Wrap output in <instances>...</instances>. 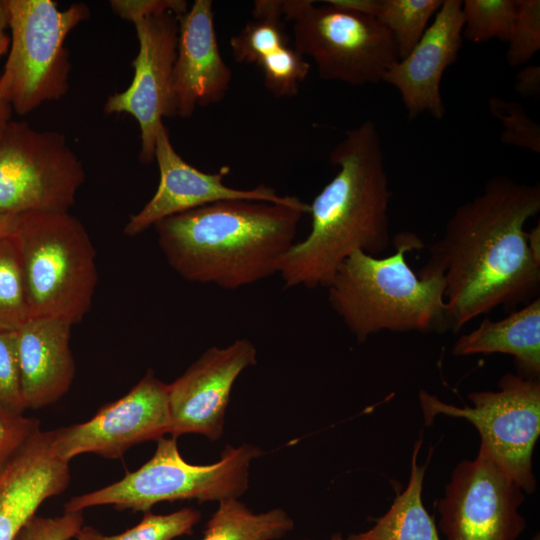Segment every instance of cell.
<instances>
[{
    "label": "cell",
    "mask_w": 540,
    "mask_h": 540,
    "mask_svg": "<svg viewBox=\"0 0 540 540\" xmlns=\"http://www.w3.org/2000/svg\"><path fill=\"white\" fill-rule=\"evenodd\" d=\"M71 327L61 319L30 318L16 331L26 409L46 407L68 392L75 375Z\"/></svg>",
    "instance_id": "cell-19"
},
{
    "label": "cell",
    "mask_w": 540,
    "mask_h": 540,
    "mask_svg": "<svg viewBox=\"0 0 540 540\" xmlns=\"http://www.w3.org/2000/svg\"><path fill=\"white\" fill-rule=\"evenodd\" d=\"M256 363L257 350L248 339L206 350L168 384L171 437L195 433L218 440L223 434L232 387L239 375Z\"/></svg>",
    "instance_id": "cell-15"
},
{
    "label": "cell",
    "mask_w": 540,
    "mask_h": 540,
    "mask_svg": "<svg viewBox=\"0 0 540 540\" xmlns=\"http://www.w3.org/2000/svg\"><path fill=\"white\" fill-rule=\"evenodd\" d=\"M39 429L37 419L0 408V470Z\"/></svg>",
    "instance_id": "cell-33"
},
{
    "label": "cell",
    "mask_w": 540,
    "mask_h": 540,
    "mask_svg": "<svg viewBox=\"0 0 540 540\" xmlns=\"http://www.w3.org/2000/svg\"><path fill=\"white\" fill-rule=\"evenodd\" d=\"M524 493L480 446L452 472L438 503L439 529L446 540H517L526 528Z\"/></svg>",
    "instance_id": "cell-11"
},
{
    "label": "cell",
    "mask_w": 540,
    "mask_h": 540,
    "mask_svg": "<svg viewBox=\"0 0 540 540\" xmlns=\"http://www.w3.org/2000/svg\"><path fill=\"white\" fill-rule=\"evenodd\" d=\"M517 14V0L462 1L463 38L481 43L493 38L507 42Z\"/></svg>",
    "instance_id": "cell-27"
},
{
    "label": "cell",
    "mask_w": 540,
    "mask_h": 540,
    "mask_svg": "<svg viewBox=\"0 0 540 540\" xmlns=\"http://www.w3.org/2000/svg\"><path fill=\"white\" fill-rule=\"evenodd\" d=\"M452 352L456 356L508 354L514 357L519 374L539 378V296L501 320L484 318L477 328L457 339Z\"/></svg>",
    "instance_id": "cell-20"
},
{
    "label": "cell",
    "mask_w": 540,
    "mask_h": 540,
    "mask_svg": "<svg viewBox=\"0 0 540 540\" xmlns=\"http://www.w3.org/2000/svg\"><path fill=\"white\" fill-rule=\"evenodd\" d=\"M261 453L249 444L228 445L217 462L195 465L183 459L176 438L161 437L153 456L139 469L113 484L72 497L64 512L113 505L118 510L146 513L163 501L238 499L248 488L250 464Z\"/></svg>",
    "instance_id": "cell-6"
},
{
    "label": "cell",
    "mask_w": 540,
    "mask_h": 540,
    "mask_svg": "<svg viewBox=\"0 0 540 540\" xmlns=\"http://www.w3.org/2000/svg\"><path fill=\"white\" fill-rule=\"evenodd\" d=\"M394 253L356 251L337 269L328 302L358 343L381 331L442 333L449 329L445 283L440 274L418 275L406 254L424 246L413 232L393 238Z\"/></svg>",
    "instance_id": "cell-4"
},
{
    "label": "cell",
    "mask_w": 540,
    "mask_h": 540,
    "mask_svg": "<svg viewBox=\"0 0 540 540\" xmlns=\"http://www.w3.org/2000/svg\"><path fill=\"white\" fill-rule=\"evenodd\" d=\"M139 50L132 62L134 76L123 91L106 100V114L126 113L140 129L139 160L154 161L156 138L163 118L175 117L172 80L178 42V17L166 12L132 22Z\"/></svg>",
    "instance_id": "cell-13"
},
{
    "label": "cell",
    "mask_w": 540,
    "mask_h": 540,
    "mask_svg": "<svg viewBox=\"0 0 540 540\" xmlns=\"http://www.w3.org/2000/svg\"><path fill=\"white\" fill-rule=\"evenodd\" d=\"M282 0L294 48L310 57L318 76L351 86L376 84L398 58L390 31L375 17L327 1Z\"/></svg>",
    "instance_id": "cell-8"
},
{
    "label": "cell",
    "mask_w": 540,
    "mask_h": 540,
    "mask_svg": "<svg viewBox=\"0 0 540 540\" xmlns=\"http://www.w3.org/2000/svg\"><path fill=\"white\" fill-rule=\"evenodd\" d=\"M514 90L522 98L540 96V66L527 65L515 75Z\"/></svg>",
    "instance_id": "cell-35"
},
{
    "label": "cell",
    "mask_w": 540,
    "mask_h": 540,
    "mask_svg": "<svg viewBox=\"0 0 540 540\" xmlns=\"http://www.w3.org/2000/svg\"><path fill=\"white\" fill-rule=\"evenodd\" d=\"M263 74L265 88L277 98L295 96L306 79L310 63L294 46H286L257 65Z\"/></svg>",
    "instance_id": "cell-28"
},
{
    "label": "cell",
    "mask_w": 540,
    "mask_h": 540,
    "mask_svg": "<svg viewBox=\"0 0 540 540\" xmlns=\"http://www.w3.org/2000/svg\"><path fill=\"white\" fill-rule=\"evenodd\" d=\"M170 426L168 384L149 370L90 420L53 430L51 446L55 456L68 463L83 453L117 459L136 444L169 434Z\"/></svg>",
    "instance_id": "cell-12"
},
{
    "label": "cell",
    "mask_w": 540,
    "mask_h": 540,
    "mask_svg": "<svg viewBox=\"0 0 540 540\" xmlns=\"http://www.w3.org/2000/svg\"><path fill=\"white\" fill-rule=\"evenodd\" d=\"M109 3L117 16L131 23L137 19L166 12H171L179 18L189 8L185 0H111Z\"/></svg>",
    "instance_id": "cell-34"
},
{
    "label": "cell",
    "mask_w": 540,
    "mask_h": 540,
    "mask_svg": "<svg viewBox=\"0 0 540 540\" xmlns=\"http://www.w3.org/2000/svg\"><path fill=\"white\" fill-rule=\"evenodd\" d=\"M201 514L194 508H182L166 515L146 512L134 527L115 535H105L93 527L82 526L76 540H174L191 534Z\"/></svg>",
    "instance_id": "cell-26"
},
{
    "label": "cell",
    "mask_w": 540,
    "mask_h": 540,
    "mask_svg": "<svg viewBox=\"0 0 540 540\" xmlns=\"http://www.w3.org/2000/svg\"><path fill=\"white\" fill-rule=\"evenodd\" d=\"M21 256L30 318L71 325L91 308L97 284L95 249L68 211L19 214L13 234Z\"/></svg>",
    "instance_id": "cell-5"
},
{
    "label": "cell",
    "mask_w": 540,
    "mask_h": 540,
    "mask_svg": "<svg viewBox=\"0 0 540 540\" xmlns=\"http://www.w3.org/2000/svg\"><path fill=\"white\" fill-rule=\"evenodd\" d=\"M507 42L506 60L511 67L527 63L539 51V0H517V14Z\"/></svg>",
    "instance_id": "cell-30"
},
{
    "label": "cell",
    "mask_w": 540,
    "mask_h": 540,
    "mask_svg": "<svg viewBox=\"0 0 540 540\" xmlns=\"http://www.w3.org/2000/svg\"><path fill=\"white\" fill-rule=\"evenodd\" d=\"M443 0H378L375 18L392 34L398 58H405L417 45Z\"/></svg>",
    "instance_id": "cell-24"
},
{
    "label": "cell",
    "mask_w": 540,
    "mask_h": 540,
    "mask_svg": "<svg viewBox=\"0 0 540 540\" xmlns=\"http://www.w3.org/2000/svg\"><path fill=\"white\" fill-rule=\"evenodd\" d=\"M252 19L230 38L235 62L258 65L268 56L290 45L282 0H256Z\"/></svg>",
    "instance_id": "cell-23"
},
{
    "label": "cell",
    "mask_w": 540,
    "mask_h": 540,
    "mask_svg": "<svg viewBox=\"0 0 540 540\" xmlns=\"http://www.w3.org/2000/svg\"><path fill=\"white\" fill-rule=\"evenodd\" d=\"M329 160L338 171L309 204L310 232L282 259L285 289L326 288L354 252L377 256L390 245L392 192L377 125L366 120L345 131Z\"/></svg>",
    "instance_id": "cell-2"
},
{
    "label": "cell",
    "mask_w": 540,
    "mask_h": 540,
    "mask_svg": "<svg viewBox=\"0 0 540 540\" xmlns=\"http://www.w3.org/2000/svg\"><path fill=\"white\" fill-rule=\"evenodd\" d=\"M81 512H64L56 517H32L14 540H71L83 526Z\"/></svg>",
    "instance_id": "cell-32"
},
{
    "label": "cell",
    "mask_w": 540,
    "mask_h": 540,
    "mask_svg": "<svg viewBox=\"0 0 540 540\" xmlns=\"http://www.w3.org/2000/svg\"><path fill=\"white\" fill-rule=\"evenodd\" d=\"M488 109L491 115L497 118L503 126L500 135L503 144L540 153L539 124L527 115L522 104L499 97H491L488 100Z\"/></svg>",
    "instance_id": "cell-29"
},
{
    "label": "cell",
    "mask_w": 540,
    "mask_h": 540,
    "mask_svg": "<svg viewBox=\"0 0 540 540\" xmlns=\"http://www.w3.org/2000/svg\"><path fill=\"white\" fill-rule=\"evenodd\" d=\"M51 441L52 430L39 429L0 470V540H14L46 499L67 489L69 463Z\"/></svg>",
    "instance_id": "cell-18"
},
{
    "label": "cell",
    "mask_w": 540,
    "mask_h": 540,
    "mask_svg": "<svg viewBox=\"0 0 540 540\" xmlns=\"http://www.w3.org/2000/svg\"><path fill=\"white\" fill-rule=\"evenodd\" d=\"M154 160L159 168V184L152 198L139 212L131 215L125 225L124 233L131 237L162 219L219 201H265L293 206L307 213L310 210L308 203L295 196L279 195L274 188L264 184L253 189L225 185L223 180L229 173L227 166L215 173L195 168L177 153L164 124L156 138Z\"/></svg>",
    "instance_id": "cell-14"
},
{
    "label": "cell",
    "mask_w": 540,
    "mask_h": 540,
    "mask_svg": "<svg viewBox=\"0 0 540 540\" xmlns=\"http://www.w3.org/2000/svg\"><path fill=\"white\" fill-rule=\"evenodd\" d=\"M531 540H540L539 534H536L535 536H533Z\"/></svg>",
    "instance_id": "cell-40"
},
{
    "label": "cell",
    "mask_w": 540,
    "mask_h": 540,
    "mask_svg": "<svg viewBox=\"0 0 540 540\" xmlns=\"http://www.w3.org/2000/svg\"><path fill=\"white\" fill-rule=\"evenodd\" d=\"M0 408L20 414L26 410L22 396L16 331H0Z\"/></svg>",
    "instance_id": "cell-31"
},
{
    "label": "cell",
    "mask_w": 540,
    "mask_h": 540,
    "mask_svg": "<svg viewBox=\"0 0 540 540\" xmlns=\"http://www.w3.org/2000/svg\"><path fill=\"white\" fill-rule=\"evenodd\" d=\"M540 211L539 184L499 175L459 205L418 275L440 274L449 329L458 332L496 307L515 309L538 297L540 256L525 223Z\"/></svg>",
    "instance_id": "cell-1"
},
{
    "label": "cell",
    "mask_w": 540,
    "mask_h": 540,
    "mask_svg": "<svg viewBox=\"0 0 540 540\" xmlns=\"http://www.w3.org/2000/svg\"><path fill=\"white\" fill-rule=\"evenodd\" d=\"M30 319L21 256L13 235L0 238V331H17Z\"/></svg>",
    "instance_id": "cell-25"
},
{
    "label": "cell",
    "mask_w": 540,
    "mask_h": 540,
    "mask_svg": "<svg viewBox=\"0 0 540 540\" xmlns=\"http://www.w3.org/2000/svg\"><path fill=\"white\" fill-rule=\"evenodd\" d=\"M231 80L218 46L213 2L195 0L178 18L172 80L175 117L189 118L198 107L222 101Z\"/></svg>",
    "instance_id": "cell-17"
},
{
    "label": "cell",
    "mask_w": 540,
    "mask_h": 540,
    "mask_svg": "<svg viewBox=\"0 0 540 540\" xmlns=\"http://www.w3.org/2000/svg\"><path fill=\"white\" fill-rule=\"evenodd\" d=\"M463 27L462 1L444 0L413 50L383 76L382 81L399 91L409 119L426 111L443 118L440 83L446 68L457 60Z\"/></svg>",
    "instance_id": "cell-16"
},
{
    "label": "cell",
    "mask_w": 540,
    "mask_h": 540,
    "mask_svg": "<svg viewBox=\"0 0 540 540\" xmlns=\"http://www.w3.org/2000/svg\"><path fill=\"white\" fill-rule=\"evenodd\" d=\"M420 446L421 440L414 446L406 488L369 530L350 535V540H440L434 519L422 501L426 465L417 463Z\"/></svg>",
    "instance_id": "cell-21"
},
{
    "label": "cell",
    "mask_w": 540,
    "mask_h": 540,
    "mask_svg": "<svg viewBox=\"0 0 540 540\" xmlns=\"http://www.w3.org/2000/svg\"><path fill=\"white\" fill-rule=\"evenodd\" d=\"M304 214L285 204L227 200L172 215L153 227L178 275L231 290L279 272Z\"/></svg>",
    "instance_id": "cell-3"
},
{
    "label": "cell",
    "mask_w": 540,
    "mask_h": 540,
    "mask_svg": "<svg viewBox=\"0 0 540 540\" xmlns=\"http://www.w3.org/2000/svg\"><path fill=\"white\" fill-rule=\"evenodd\" d=\"M294 528L281 508L253 513L236 498L219 502L201 540H277Z\"/></svg>",
    "instance_id": "cell-22"
},
{
    "label": "cell",
    "mask_w": 540,
    "mask_h": 540,
    "mask_svg": "<svg viewBox=\"0 0 540 540\" xmlns=\"http://www.w3.org/2000/svg\"><path fill=\"white\" fill-rule=\"evenodd\" d=\"M7 29V13L3 0H0V46L1 44L8 39L6 33Z\"/></svg>",
    "instance_id": "cell-38"
},
{
    "label": "cell",
    "mask_w": 540,
    "mask_h": 540,
    "mask_svg": "<svg viewBox=\"0 0 540 540\" xmlns=\"http://www.w3.org/2000/svg\"><path fill=\"white\" fill-rule=\"evenodd\" d=\"M18 215L3 213L0 211V238L14 234Z\"/></svg>",
    "instance_id": "cell-37"
},
{
    "label": "cell",
    "mask_w": 540,
    "mask_h": 540,
    "mask_svg": "<svg viewBox=\"0 0 540 540\" xmlns=\"http://www.w3.org/2000/svg\"><path fill=\"white\" fill-rule=\"evenodd\" d=\"M85 180L64 134L10 120L0 130V211H68Z\"/></svg>",
    "instance_id": "cell-10"
},
{
    "label": "cell",
    "mask_w": 540,
    "mask_h": 540,
    "mask_svg": "<svg viewBox=\"0 0 540 540\" xmlns=\"http://www.w3.org/2000/svg\"><path fill=\"white\" fill-rule=\"evenodd\" d=\"M10 39H6L0 46V58L9 48ZM13 110L0 92V130L11 120Z\"/></svg>",
    "instance_id": "cell-36"
},
{
    "label": "cell",
    "mask_w": 540,
    "mask_h": 540,
    "mask_svg": "<svg viewBox=\"0 0 540 540\" xmlns=\"http://www.w3.org/2000/svg\"><path fill=\"white\" fill-rule=\"evenodd\" d=\"M330 540H350L349 538L344 539L340 534L332 535Z\"/></svg>",
    "instance_id": "cell-39"
},
{
    "label": "cell",
    "mask_w": 540,
    "mask_h": 540,
    "mask_svg": "<svg viewBox=\"0 0 540 540\" xmlns=\"http://www.w3.org/2000/svg\"><path fill=\"white\" fill-rule=\"evenodd\" d=\"M497 391L469 394L472 406L458 407L421 390L420 406L426 425L437 415L463 418L480 434V446L525 493H533L536 479L532 455L540 434L539 378L507 373Z\"/></svg>",
    "instance_id": "cell-9"
},
{
    "label": "cell",
    "mask_w": 540,
    "mask_h": 540,
    "mask_svg": "<svg viewBox=\"0 0 540 540\" xmlns=\"http://www.w3.org/2000/svg\"><path fill=\"white\" fill-rule=\"evenodd\" d=\"M10 29L0 92L19 115L62 98L69 90L70 58L65 41L90 17L85 3L60 10L53 0H3Z\"/></svg>",
    "instance_id": "cell-7"
}]
</instances>
